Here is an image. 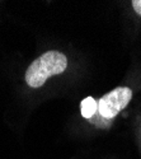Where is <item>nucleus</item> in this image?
I'll list each match as a JSON object with an SVG mask.
<instances>
[{
  "instance_id": "3",
  "label": "nucleus",
  "mask_w": 141,
  "mask_h": 159,
  "mask_svg": "<svg viewBox=\"0 0 141 159\" xmlns=\"http://www.w3.org/2000/svg\"><path fill=\"white\" fill-rule=\"evenodd\" d=\"M80 111H82V116L85 118H90L94 116V113L98 110V103L95 102V99L93 97H86L80 103Z\"/></svg>"
},
{
  "instance_id": "1",
  "label": "nucleus",
  "mask_w": 141,
  "mask_h": 159,
  "mask_svg": "<svg viewBox=\"0 0 141 159\" xmlns=\"http://www.w3.org/2000/svg\"><path fill=\"white\" fill-rule=\"evenodd\" d=\"M68 68V59L60 51H48L37 57L25 71V82L31 88L42 87L48 78L62 74Z\"/></svg>"
},
{
  "instance_id": "4",
  "label": "nucleus",
  "mask_w": 141,
  "mask_h": 159,
  "mask_svg": "<svg viewBox=\"0 0 141 159\" xmlns=\"http://www.w3.org/2000/svg\"><path fill=\"white\" fill-rule=\"evenodd\" d=\"M132 8L137 13V14L141 17V0H132Z\"/></svg>"
},
{
  "instance_id": "2",
  "label": "nucleus",
  "mask_w": 141,
  "mask_h": 159,
  "mask_svg": "<svg viewBox=\"0 0 141 159\" xmlns=\"http://www.w3.org/2000/svg\"><path fill=\"white\" fill-rule=\"evenodd\" d=\"M132 98V92L127 87H118L103 96L98 102L99 115L104 118H113L117 116Z\"/></svg>"
}]
</instances>
